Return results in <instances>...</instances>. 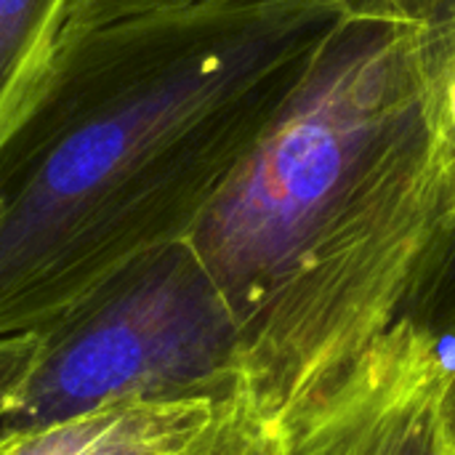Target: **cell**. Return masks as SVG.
Segmentation results:
<instances>
[{
    "label": "cell",
    "mask_w": 455,
    "mask_h": 455,
    "mask_svg": "<svg viewBox=\"0 0 455 455\" xmlns=\"http://www.w3.org/2000/svg\"><path fill=\"white\" fill-rule=\"evenodd\" d=\"M72 0H0V136L35 85Z\"/></svg>",
    "instance_id": "8992f818"
},
{
    "label": "cell",
    "mask_w": 455,
    "mask_h": 455,
    "mask_svg": "<svg viewBox=\"0 0 455 455\" xmlns=\"http://www.w3.org/2000/svg\"><path fill=\"white\" fill-rule=\"evenodd\" d=\"M288 0H72L67 24H93L120 16L139 13H176V11H213V8H251V5H272Z\"/></svg>",
    "instance_id": "ba28073f"
},
{
    "label": "cell",
    "mask_w": 455,
    "mask_h": 455,
    "mask_svg": "<svg viewBox=\"0 0 455 455\" xmlns=\"http://www.w3.org/2000/svg\"><path fill=\"white\" fill-rule=\"evenodd\" d=\"M221 403L123 400L0 435V455H184Z\"/></svg>",
    "instance_id": "5b68a950"
},
{
    "label": "cell",
    "mask_w": 455,
    "mask_h": 455,
    "mask_svg": "<svg viewBox=\"0 0 455 455\" xmlns=\"http://www.w3.org/2000/svg\"><path fill=\"white\" fill-rule=\"evenodd\" d=\"M443 416H445V432L451 440V448L455 453V360L451 357V381H448V392H445V403H443Z\"/></svg>",
    "instance_id": "30bf717a"
},
{
    "label": "cell",
    "mask_w": 455,
    "mask_h": 455,
    "mask_svg": "<svg viewBox=\"0 0 455 455\" xmlns=\"http://www.w3.org/2000/svg\"><path fill=\"white\" fill-rule=\"evenodd\" d=\"M3 432L109 403H227L240 389L232 312L187 240L155 248L45 323Z\"/></svg>",
    "instance_id": "3957f363"
},
{
    "label": "cell",
    "mask_w": 455,
    "mask_h": 455,
    "mask_svg": "<svg viewBox=\"0 0 455 455\" xmlns=\"http://www.w3.org/2000/svg\"><path fill=\"white\" fill-rule=\"evenodd\" d=\"M40 336L37 331L13 333L0 339V429L19 405V397L37 363Z\"/></svg>",
    "instance_id": "9c48e42d"
},
{
    "label": "cell",
    "mask_w": 455,
    "mask_h": 455,
    "mask_svg": "<svg viewBox=\"0 0 455 455\" xmlns=\"http://www.w3.org/2000/svg\"><path fill=\"white\" fill-rule=\"evenodd\" d=\"M397 323L429 333L443 347L455 344V224L429 248Z\"/></svg>",
    "instance_id": "52a82bcc"
},
{
    "label": "cell",
    "mask_w": 455,
    "mask_h": 455,
    "mask_svg": "<svg viewBox=\"0 0 455 455\" xmlns=\"http://www.w3.org/2000/svg\"><path fill=\"white\" fill-rule=\"evenodd\" d=\"M443 344L395 323L349 371L307 403L261 413L240 395L219 405L184 455H455L443 403Z\"/></svg>",
    "instance_id": "277c9868"
},
{
    "label": "cell",
    "mask_w": 455,
    "mask_h": 455,
    "mask_svg": "<svg viewBox=\"0 0 455 455\" xmlns=\"http://www.w3.org/2000/svg\"><path fill=\"white\" fill-rule=\"evenodd\" d=\"M448 224L419 27L347 0L187 237L237 325V395L283 413L333 384L397 323Z\"/></svg>",
    "instance_id": "7a4b0ae2"
},
{
    "label": "cell",
    "mask_w": 455,
    "mask_h": 455,
    "mask_svg": "<svg viewBox=\"0 0 455 455\" xmlns=\"http://www.w3.org/2000/svg\"><path fill=\"white\" fill-rule=\"evenodd\" d=\"M347 0L64 27L0 136V339L189 237Z\"/></svg>",
    "instance_id": "6da1fadb"
}]
</instances>
